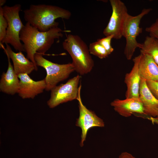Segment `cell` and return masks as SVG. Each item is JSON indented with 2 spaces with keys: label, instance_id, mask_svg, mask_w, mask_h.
Listing matches in <instances>:
<instances>
[{
  "label": "cell",
  "instance_id": "obj_1",
  "mask_svg": "<svg viewBox=\"0 0 158 158\" xmlns=\"http://www.w3.org/2000/svg\"><path fill=\"white\" fill-rule=\"evenodd\" d=\"M64 31L56 27L45 32H41L26 23L20 31V39L23 43L27 58L37 67L34 59L35 54H45L55 39L63 37Z\"/></svg>",
  "mask_w": 158,
  "mask_h": 158
},
{
  "label": "cell",
  "instance_id": "obj_2",
  "mask_svg": "<svg viewBox=\"0 0 158 158\" xmlns=\"http://www.w3.org/2000/svg\"><path fill=\"white\" fill-rule=\"evenodd\" d=\"M23 12L26 23L43 32L58 27L59 23L55 21L56 19L67 20L71 15L68 10L57 6L45 4H31Z\"/></svg>",
  "mask_w": 158,
  "mask_h": 158
},
{
  "label": "cell",
  "instance_id": "obj_3",
  "mask_svg": "<svg viewBox=\"0 0 158 158\" xmlns=\"http://www.w3.org/2000/svg\"><path fill=\"white\" fill-rule=\"evenodd\" d=\"M63 49L70 55L75 71L80 75L90 72L94 63L85 43L78 36L69 34L62 43Z\"/></svg>",
  "mask_w": 158,
  "mask_h": 158
},
{
  "label": "cell",
  "instance_id": "obj_4",
  "mask_svg": "<svg viewBox=\"0 0 158 158\" xmlns=\"http://www.w3.org/2000/svg\"><path fill=\"white\" fill-rule=\"evenodd\" d=\"M21 9V5L19 4L2 7L4 16L7 21L8 26L5 37L0 44H10L16 51L25 52L20 39V32L24 26L19 16Z\"/></svg>",
  "mask_w": 158,
  "mask_h": 158
},
{
  "label": "cell",
  "instance_id": "obj_5",
  "mask_svg": "<svg viewBox=\"0 0 158 158\" xmlns=\"http://www.w3.org/2000/svg\"><path fill=\"white\" fill-rule=\"evenodd\" d=\"M34 59L37 66L44 68L46 72L45 80L46 87L45 90L51 91L59 82L67 78L73 71L74 67L72 63L59 64L45 59L43 55L36 53Z\"/></svg>",
  "mask_w": 158,
  "mask_h": 158
},
{
  "label": "cell",
  "instance_id": "obj_6",
  "mask_svg": "<svg viewBox=\"0 0 158 158\" xmlns=\"http://www.w3.org/2000/svg\"><path fill=\"white\" fill-rule=\"evenodd\" d=\"M151 8H144L138 15L133 16L128 15L124 23L123 32V37L126 40L124 54L128 60H130L136 49H141L142 44L138 43L136 38L142 32V28L140 27L142 18L152 10Z\"/></svg>",
  "mask_w": 158,
  "mask_h": 158
},
{
  "label": "cell",
  "instance_id": "obj_7",
  "mask_svg": "<svg viewBox=\"0 0 158 158\" xmlns=\"http://www.w3.org/2000/svg\"><path fill=\"white\" fill-rule=\"evenodd\" d=\"M80 78L79 75H77L69 79L66 83L53 88L50 91V97L47 102L49 107L53 108L61 104L77 99Z\"/></svg>",
  "mask_w": 158,
  "mask_h": 158
},
{
  "label": "cell",
  "instance_id": "obj_8",
  "mask_svg": "<svg viewBox=\"0 0 158 158\" xmlns=\"http://www.w3.org/2000/svg\"><path fill=\"white\" fill-rule=\"evenodd\" d=\"M112 12L109 23L104 29L105 36L113 35L114 39L118 40L123 37L126 18L128 13L124 3L120 0H110Z\"/></svg>",
  "mask_w": 158,
  "mask_h": 158
},
{
  "label": "cell",
  "instance_id": "obj_9",
  "mask_svg": "<svg viewBox=\"0 0 158 158\" xmlns=\"http://www.w3.org/2000/svg\"><path fill=\"white\" fill-rule=\"evenodd\" d=\"M81 88V85L80 84L77 99L78 102L79 115L78 118L76 119L75 125L81 129L80 145L82 147L86 140L87 132L90 129L94 127H104L105 125L102 119L98 117L94 111L88 109L83 104L80 95Z\"/></svg>",
  "mask_w": 158,
  "mask_h": 158
},
{
  "label": "cell",
  "instance_id": "obj_10",
  "mask_svg": "<svg viewBox=\"0 0 158 158\" xmlns=\"http://www.w3.org/2000/svg\"><path fill=\"white\" fill-rule=\"evenodd\" d=\"M18 77L20 85L17 94L23 99H33L45 90L46 85L44 78L35 81L26 74H19Z\"/></svg>",
  "mask_w": 158,
  "mask_h": 158
},
{
  "label": "cell",
  "instance_id": "obj_11",
  "mask_svg": "<svg viewBox=\"0 0 158 158\" xmlns=\"http://www.w3.org/2000/svg\"><path fill=\"white\" fill-rule=\"evenodd\" d=\"M6 44L5 48L3 44H0V47L4 49L6 55H8L12 61L14 70L18 75L23 74L28 75L34 70H37V67L26 57L22 52L16 53L12 50L8 44Z\"/></svg>",
  "mask_w": 158,
  "mask_h": 158
},
{
  "label": "cell",
  "instance_id": "obj_12",
  "mask_svg": "<svg viewBox=\"0 0 158 158\" xmlns=\"http://www.w3.org/2000/svg\"><path fill=\"white\" fill-rule=\"evenodd\" d=\"M114 110L120 115L129 117L135 113L144 114L142 104L139 98L116 99L111 103Z\"/></svg>",
  "mask_w": 158,
  "mask_h": 158
},
{
  "label": "cell",
  "instance_id": "obj_13",
  "mask_svg": "<svg viewBox=\"0 0 158 158\" xmlns=\"http://www.w3.org/2000/svg\"><path fill=\"white\" fill-rule=\"evenodd\" d=\"M140 54L133 59V66L130 71L126 74L124 82L127 89L125 96L126 98H139V89L141 79L139 64Z\"/></svg>",
  "mask_w": 158,
  "mask_h": 158
},
{
  "label": "cell",
  "instance_id": "obj_14",
  "mask_svg": "<svg viewBox=\"0 0 158 158\" xmlns=\"http://www.w3.org/2000/svg\"><path fill=\"white\" fill-rule=\"evenodd\" d=\"M139 99L143 106L144 114L156 117L158 114V100L153 96L146 84V80L141 77L139 92Z\"/></svg>",
  "mask_w": 158,
  "mask_h": 158
},
{
  "label": "cell",
  "instance_id": "obj_15",
  "mask_svg": "<svg viewBox=\"0 0 158 158\" xmlns=\"http://www.w3.org/2000/svg\"><path fill=\"white\" fill-rule=\"evenodd\" d=\"M8 67L6 72H3L0 80V91L5 94L13 95L17 93L20 85V80L15 73L10 61V59L6 55Z\"/></svg>",
  "mask_w": 158,
  "mask_h": 158
},
{
  "label": "cell",
  "instance_id": "obj_16",
  "mask_svg": "<svg viewBox=\"0 0 158 158\" xmlns=\"http://www.w3.org/2000/svg\"><path fill=\"white\" fill-rule=\"evenodd\" d=\"M140 54L139 68L141 77L146 80L158 81V65L149 55Z\"/></svg>",
  "mask_w": 158,
  "mask_h": 158
},
{
  "label": "cell",
  "instance_id": "obj_17",
  "mask_svg": "<svg viewBox=\"0 0 158 158\" xmlns=\"http://www.w3.org/2000/svg\"><path fill=\"white\" fill-rule=\"evenodd\" d=\"M142 44L140 53L150 55L158 65V39L150 35L147 36Z\"/></svg>",
  "mask_w": 158,
  "mask_h": 158
},
{
  "label": "cell",
  "instance_id": "obj_18",
  "mask_svg": "<svg viewBox=\"0 0 158 158\" xmlns=\"http://www.w3.org/2000/svg\"><path fill=\"white\" fill-rule=\"evenodd\" d=\"M89 49L90 54L100 59L106 58L109 55L105 49L97 41L90 44Z\"/></svg>",
  "mask_w": 158,
  "mask_h": 158
},
{
  "label": "cell",
  "instance_id": "obj_19",
  "mask_svg": "<svg viewBox=\"0 0 158 158\" xmlns=\"http://www.w3.org/2000/svg\"><path fill=\"white\" fill-rule=\"evenodd\" d=\"M8 26L7 20L4 16L2 7H0V43L4 39Z\"/></svg>",
  "mask_w": 158,
  "mask_h": 158
},
{
  "label": "cell",
  "instance_id": "obj_20",
  "mask_svg": "<svg viewBox=\"0 0 158 158\" xmlns=\"http://www.w3.org/2000/svg\"><path fill=\"white\" fill-rule=\"evenodd\" d=\"M113 38L114 35H111L98 39L97 41L105 49L109 55L111 54L114 50L111 44V40Z\"/></svg>",
  "mask_w": 158,
  "mask_h": 158
},
{
  "label": "cell",
  "instance_id": "obj_21",
  "mask_svg": "<svg viewBox=\"0 0 158 158\" xmlns=\"http://www.w3.org/2000/svg\"><path fill=\"white\" fill-rule=\"evenodd\" d=\"M145 30L150 35L158 39V18L154 23L146 28Z\"/></svg>",
  "mask_w": 158,
  "mask_h": 158
},
{
  "label": "cell",
  "instance_id": "obj_22",
  "mask_svg": "<svg viewBox=\"0 0 158 158\" xmlns=\"http://www.w3.org/2000/svg\"><path fill=\"white\" fill-rule=\"evenodd\" d=\"M146 84L153 96L158 100V81L146 80Z\"/></svg>",
  "mask_w": 158,
  "mask_h": 158
},
{
  "label": "cell",
  "instance_id": "obj_23",
  "mask_svg": "<svg viewBox=\"0 0 158 158\" xmlns=\"http://www.w3.org/2000/svg\"><path fill=\"white\" fill-rule=\"evenodd\" d=\"M118 158H136L131 154L127 152H123L119 155Z\"/></svg>",
  "mask_w": 158,
  "mask_h": 158
},
{
  "label": "cell",
  "instance_id": "obj_24",
  "mask_svg": "<svg viewBox=\"0 0 158 158\" xmlns=\"http://www.w3.org/2000/svg\"><path fill=\"white\" fill-rule=\"evenodd\" d=\"M147 118L153 124L155 123L158 125V119L156 117H147Z\"/></svg>",
  "mask_w": 158,
  "mask_h": 158
},
{
  "label": "cell",
  "instance_id": "obj_25",
  "mask_svg": "<svg viewBox=\"0 0 158 158\" xmlns=\"http://www.w3.org/2000/svg\"><path fill=\"white\" fill-rule=\"evenodd\" d=\"M6 2V0H0V7H2V6Z\"/></svg>",
  "mask_w": 158,
  "mask_h": 158
},
{
  "label": "cell",
  "instance_id": "obj_26",
  "mask_svg": "<svg viewBox=\"0 0 158 158\" xmlns=\"http://www.w3.org/2000/svg\"><path fill=\"white\" fill-rule=\"evenodd\" d=\"M156 118L158 119V115H157V116L156 117Z\"/></svg>",
  "mask_w": 158,
  "mask_h": 158
}]
</instances>
